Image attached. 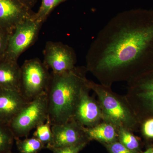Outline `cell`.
I'll return each mask as SVG.
<instances>
[{
  "mask_svg": "<svg viewBox=\"0 0 153 153\" xmlns=\"http://www.w3.org/2000/svg\"><path fill=\"white\" fill-rule=\"evenodd\" d=\"M86 68L100 84L132 79L153 68V11L121 12L99 31L85 56Z\"/></svg>",
  "mask_w": 153,
  "mask_h": 153,
  "instance_id": "obj_1",
  "label": "cell"
},
{
  "mask_svg": "<svg viewBox=\"0 0 153 153\" xmlns=\"http://www.w3.org/2000/svg\"><path fill=\"white\" fill-rule=\"evenodd\" d=\"M87 72L85 66H76L63 73L51 72L47 93L48 119L52 126L73 117L82 90L88 85Z\"/></svg>",
  "mask_w": 153,
  "mask_h": 153,
  "instance_id": "obj_2",
  "label": "cell"
},
{
  "mask_svg": "<svg viewBox=\"0 0 153 153\" xmlns=\"http://www.w3.org/2000/svg\"><path fill=\"white\" fill-rule=\"evenodd\" d=\"M88 85L97 96L104 121L112 123L118 129L122 127L131 132L141 128L124 96L115 93L110 86L90 80Z\"/></svg>",
  "mask_w": 153,
  "mask_h": 153,
  "instance_id": "obj_3",
  "label": "cell"
},
{
  "mask_svg": "<svg viewBox=\"0 0 153 153\" xmlns=\"http://www.w3.org/2000/svg\"><path fill=\"white\" fill-rule=\"evenodd\" d=\"M127 85L125 97L141 126L145 121L153 118V68L128 81Z\"/></svg>",
  "mask_w": 153,
  "mask_h": 153,
  "instance_id": "obj_4",
  "label": "cell"
},
{
  "mask_svg": "<svg viewBox=\"0 0 153 153\" xmlns=\"http://www.w3.org/2000/svg\"><path fill=\"white\" fill-rule=\"evenodd\" d=\"M48 118L47 92L28 102L11 120L9 126L15 139L27 137L30 131Z\"/></svg>",
  "mask_w": 153,
  "mask_h": 153,
  "instance_id": "obj_5",
  "label": "cell"
},
{
  "mask_svg": "<svg viewBox=\"0 0 153 153\" xmlns=\"http://www.w3.org/2000/svg\"><path fill=\"white\" fill-rule=\"evenodd\" d=\"M21 68L20 92L28 101L47 92L51 73L38 58L26 60Z\"/></svg>",
  "mask_w": 153,
  "mask_h": 153,
  "instance_id": "obj_6",
  "label": "cell"
},
{
  "mask_svg": "<svg viewBox=\"0 0 153 153\" xmlns=\"http://www.w3.org/2000/svg\"><path fill=\"white\" fill-rule=\"evenodd\" d=\"M32 17L19 24L11 34L3 59L17 62L19 56L37 40L44 23L36 21Z\"/></svg>",
  "mask_w": 153,
  "mask_h": 153,
  "instance_id": "obj_7",
  "label": "cell"
},
{
  "mask_svg": "<svg viewBox=\"0 0 153 153\" xmlns=\"http://www.w3.org/2000/svg\"><path fill=\"white\" fill-rule=\"evenodd\" d=\"M43 63L52 72L61 73L76 67V56L74 49L60 42L48 41L44 51Z\"/></svg>",
  "mask_w": 153,
  "mask_h": 153,
  "instance_id": "obj_8",
  "label": "cell"
},
{
  "mask_svg": "<svg viewBox=\"0 0 153 153\" xmlns=\"http://www.w3.org/2000/svg\"><path fill=\"white\" fill-rule=\"evenodd\" d=\"M53 140L48 149L87 143L89 141L84 126L71 119L67 122L52 126Z\"/></svg>",
  "mask_w": 153,
  "mask_h": 153,
  "instance_id": "obj_9",
  "label": "cell"
},
{
  "mask_svg": "<svg viewBox=\"0 0 153 153\" xmlns=\"http://www.w3.org/2000/svg\"><path fill=\"white\" fill-rule=\"evenodd\" d=\"M89 85L82 90L72 119L85 127H91L103 121L100 104L89 95Z\"/></svg>",
  "mask_w": 153,
  "mask_h": 153,
  "instance_id": "obj_10",
  "label": "cell"
},
{
  "mask_svg": "<svg viewBox=\"0 0 153 153\" xmlns=\"http://www.w3.org/2000/svg\"><path fill=\"white\" fill-rule=\"evenodd\" d=\"M35 13L17 0H0V28L12 34L17 25Z\"/></svg>",
  "mask_w": 153,
  "mask_h": 153,
  "instance_id": "obj_11",
  "label": "cell"
},
{
  "mask_svg": "<svg viewBox=\"0 0 153 153\" xmlns=\"http://www.w3.org/2000/svg\"><path fill=\"white\" fill-rule=\"evenodd\" d=\"M28 102L18 91L0 88V122L9 125Z\"/></svg>",
  "mask_w": 153,
  "mask_h": 153,
  "instance_id": "obj_12",
  "label": "cell"
},
{
  "mask_svg": "<svg viewBox=\"0 0 153 153\" xmlns=\"http://www.w3.org/2000/svg\"><path fill=\"white\" fill-rule=\"evenodd\" d=\"M21 76V68L17 62L0 60V88L20 92Z\"/></svg>",
  "mask_w": 153,
  "mask_h": 153,
  "instance_id": "obj_13",
  "label": "cell"
},
{
  "mask_svg": "<svg viewBox=\"0 0 153 153\" xmlns=\"http://www.w3.org/2000/svg\"><path fill=\"white\" fill-rule=\"evenodd\" d=\"M84 131L89 141L95 140L107 144L118 140V128L108 122L103 121L91 127H84Z\"/></svg>",
  "mask_w": 153,
  "mask_h": 153,
  "instance_id": "obj_14",
  "label": "cell"
},
{
  "mask_svg": "<svg viewBox=\"0 0 153 153\" xmlns=\"http://www.w3.org/2000/svg\"><path fill=\"white\" fill-rule=\"evenodd\" d=\"M16 145L19 153H38L46 146L35 137L21 140L15 139Z\"/></svg>",
  "mask_w": 153,
  "mask_h": 153,
  "instance_id": "obj_15",
  "label": "cell"
},
{
  "mask_svg": "<svg viewBox=\"0 0 153 153\" xmlns=\"http://www.w3.org/2000/svg\"><path fill=\"white\" fill-rule=\"evenodd\" d=\"M15 138L8 124L0 122V153L12 152Z\"/></svg>",
  "mask_w": 153,
  "mask_h": 153,
  "instance_id": "obj_16",
  "label": "cell"
},
{
  "mask_svg": "<svg viewBox=\"0 0 153 153\" xmlns=\"http://www.w3.org/2000/svg\"><path fill=\"white\" fill-rule=\"evenodd\" d=\"M40 140L48 149L52 145L53 140V134L52 124L47 118L44 123L41 124L36 128L33 136Z\"/></svg>",
  "mask_w": 153,
  "mask_h": 153,
  "instance_id": "obj_17",
  "label": "cell"
},
{
  "mask_svg": "<svg viewBox=\"0 0 153 153\" xmlns=\"http://www.w3.org/2000/svg\"><path fill=\"white\" fill-rule=\"evenodd\" d=\"M66 1L67 0H42L39 10L32 17L36 21L44 23L56 7Z\"/></svg>",
  "mask_w": 153,
  "mask_h": 153,
  "instance_id": "obj_18",
  "label": "cell"
},
{
  "mask_svg": "<svg viewBox=\"0 0 153 153\" xmlns=\"http://www.w3.org/2000/svg\"><path fill=\"white\" fill-rule=\"evenodd\" d=\"M118 141L129 149L138 152L139 142L131 131L123 128H120L118 129Z\"/></svg>",
  "mask_w": 153,
  "mask_h": 153,
  "instance_id": "obj_19",
  "label": "cell"
},
{
  "mask_svg": "<svg viewBox=\"0 0 153 153\" xmlns=\"http://www.w3.org/2000/svg\"><path fill=\"white\" fill-rule=\"evenodd\" d=\"M103 144L110 153H139L129 149L118 140Z\"/></svg>",
  "mask_w": 153,
  "mask_h": 153,
  "instance_id": "obj_20",
  "label": "cell"
},
{
  "mask_svg": "<svg viewBox=\"0 0 153 153\" xmlns=\"http://www.w3.org/2000/svg\"><path fill=\"white\" fill-rule=\"evenodd\" d=\"M88 143H84L77 144L66 146L63 147L55 148L51 150L53 153H79Z\"/></svg>",
  "mask_w": 153,
  "mask_h": 153,
  "instance_id": "obj_21",
  "label": "cell"
},
{
  "mask_svg": "<svg viewBox=\"0 0 153 153\" xmlns=\"http://www.w3.org/2000/svg\"><path fill=\"white\" fill-rule=\"evenodd\" d=\"M11 34L0 28V60H2L5 55Z\"/></svg>",
  "mask_w": 153,
  "mask_h": 153,
  "instance_id": "obj_22",
  "label": "cell"
},
{
  "mask_svg": "<svg viewBox=\"0 0 153 153\" xmlns=\"http://www.w3.org/2000/svg\"><path fill=\"white\" fill-rule=\"evenodd\" d=\"M144 135L149 138H153V118L149 119L141 127Z\"/></svg>",
  "mask_w": 153,
  "mask_h": 153,
  "instance_id": "obj_23",
  "label": "cell"
},
{
  "mask_svg": "<svg viewBox=\"0 0 153 153\" xmlns=\"http://www.w3.org/2000/svg\"><path fill=\"white\" fill-rule=\"evenodd\" d=\"M17 1L22 4L23 5L27 7L28 8L31 9L35 7L38 0H17Z\"/></svg>",
  "mask_w": 153,
  "mask_h": 153,
  "instance_id": "obj_24",
  "label": "cell"
},
{
  "mask_svg": "<svg viewBox=\"0 0 153 153\" xmlns=\"http://www.w3.org/2000/svg\"><path fill=\"white\" fill-rule=\"evenodd\" d=\"M151 148H149L148 149H147L145 151V152H144L143 153H150V152Z\"/></svg>",
  "mask_w": 153,
  "mask_h": 153,
  "instance_id": "obj_25",
  "label": "cell"
},
{
  "mask_svg": "<svg viewBox=\"0 0 153 153\" xmlns=\"http://www.w3.org/2000/svg\"><path fill=\"white\" fill-rule=\"evenodd\" d=\"M150 153H153V148H151L150 152Z\"/></svg>",
  "mask_w": 153,
  "mask_h": 153,
  "instance_id": "obj_26",
  "label": "cell"
},
{
  "mask_svg": "<svg viewBox=\"0 0 153 153\" xmlns=\"http://www.w3.org/2000/svg\"><path fill=\"white\" fill-rule=\"evenodd\" d=\"M8 153H14L12 152H9Z\"/></svg>",
  "mask_w": 153,
  "mask_h": 153,
  "instance_id": "obj_27",
  "label": "cell"
}]
</instances>
